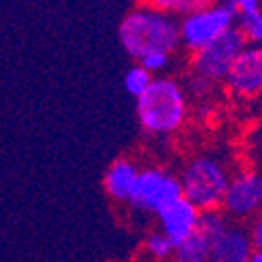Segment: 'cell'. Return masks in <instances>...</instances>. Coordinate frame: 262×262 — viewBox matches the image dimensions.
Returning <instances> with one entry per match:
<instances>
[{
  "mask_svg": "<svg viewBox=\"0 0 262 262\" xmlns=\"http://www.w3.org/2000/svg\"><path fill=\"white\" fill-rule=\"evenodd\" d=\"M229 181H231V174L225 168V164L212 156L193 158L185 166L179 179L183 198L189 204H193L200 212L223 208Z\"/></svg>",
  "mask_w": 262,
  "mask_h": 262,
  "instance_id": "cell-3",
  "label": "cell"
},
{
  "mask_svg": "<svg viewBox=\"0 0 262 262\" xmlns=\"http://www.w3.org/2000/svg\"><path fill=\"white\" fill-rule=\"evenodd\" d=\"M147 7H151V9H156V11H160V13H164V15H170V17H174V15H189V13H193V11H198V9H202L206 3L204 0H154V3H145Z\"/></svg>",
  "mask_w": 262,
  "mask_h": 262,
  "instance_id": "cell-15",
  "label": "cell"
},
{
  "mask_svg": "<svg viewBox=\"0 0 262 262\" xmlns=\"http://www.w3.org/2000/svg\"><path fill=\"white\" fill-rule=\"evenodd\" d=\"M254 254L250 233L242 225H233L210 244V262H250Z\"/></svg>",
  "mask_w": 262,
  "mask_h": 262,
  "instance_id": "cell-10",
  "label": "cell"
},
{
  "mask_svg": "<svg viewBox=\"0 0 262 262\" xmlns=\"http://www.w3.org/2000/svg\"><path fill=\"white\" fill-rule=\"evenodd\" d=\"M145 246H147V252L154 256V258H158V260L170 258V256L174 254V246L168 242V239H166L160 231H158V233H151V235L147 237Z\"/></svg>",
  "mask_w": 262,
  "mask_h": 262,
  "instance_id": "cell-17",
  "label": "cell"
},
{
  "mask_svg": "<svg viewBox=\"0 0 262 262\" xmlns=\"http://www.w3.org/2000/svg\"><path fill=\"white\" fill-rule=\"evenodd\" d=\"M168 63H170V55H166V53H151L139 61L141 68L147 70L151 76H154V72H162Z\"/></svg>",
  "mask_w": 262,
  "mask_h": 262,
  "instance_id": "cell-18",
  "label": "cell"
},
{
  "mask_svg": "<svg viewBox=\"0 0 262 262\" xmlns=\"http://www.w3.org/2000/svg\"><path fill=\"white\" fill-rule=\"evenodd\" d=\"M260 204H262V179L258 172L246 170L231 177L223 200V208L231 218H250L258 212Z\"/></svg>",
  "mask_w": 262,
  "mask_h": 262,
  "instance_id": "cell-7",
  "label": "cell"
},
{
  "mask_svg": "<svg viewBox=\"0 0 262 262\" xmlns=\"http://www.w3.org/2000/svg\"><path fill=\"white\" fill-rule=\"evenodd\" d=\"M137 116L149 135L166 137L177 133L187 118V93L177 80L154 78L137 99Z\"/></svg>",
  "mask_w": 262,
  "mask_h": 262,
  "instance_id": "cell-2",
  "label": "cell"
},
{
  "mask_svg": "<svg viewBox=\"0 0 262 262\" xmlns=\"http://www.w3.org/2000/svg\"><path fill=\"white\" fill-rule=\"evenodd\" d=\"M118 38L124 51L137 61L151 53L172 55L181 45L179 19L164 15L143 3L122 19Z\"/></svg>",
  "mask_w": 262,
  "mask_h": 262,
  "instance_id": "cell-1",
  "label": "cell"
},
{
  "mask_svg": "<svg viewBox=\"0 0 262 262\" xmlns=\"http://www.w3.org/2000/svg\"><path fill=\"white\" fill-rule=\"evenodd\" d=\"M227 227H229V218L225 214H221L218 210H210V212H200L195 233H200L208 244H212Z\"/></svg>",
  "mask_w": 262,
  "mask_h": 262,
  "instance_id": "cell-13",
  "label": "cell"
},
{
  "mask_svg": "<svg viewBox=\"0 0 262 262\" xmlns=\"http://www.w3.org/2000/svg\"><path fill=\"white\" fill-rule=\"evenodd\" d=\"M235 30L244 36L248 47L258 45L262 38V11L260 13H250V15H237L235 17Z\"/></svg>",
  "mask_w": 262,
  "mask_h": 262,
  "instance_id": "cell-14",
  "label": "cell"
},
{
  "mask_svg": "<svg viewBox=\"0 0 262 262\" xmlns=\"http://www.w3.org/2000/svg\"><path fill=\"white\" fill-rule=\"evenodd\" d=\"M151 80H154V76H151L147 70H143L141 65H133V68H130L126 72V76H124V86H126V91H128L130 97L139 99L149 89Z\"/></svg>",
  "mask_w": 262,
  "mask_h": 262,
  "instance_id": "cell-16",
  "label": "cell"
},
{
  "mask_svg": "<svg viewBox=\"0 0 262 262\" xmlns=\"http://www.w3.org/2000/svg\"><path fill=\"white\" fill-rule=\"evenodd\" d=\"M235 3H237V15H250L262 11L260 0H235Z\"/></svg>",
  "mask_w": 262,
  "mask_h": 262,
  "instance_id": "cell-20",
  "label": "cell"
},
{
  "mask_svg": "<svg viewBox=\"0 0 262 262\" xmlns=\"http://www.w3.org/2000/svg\"><path fill=\"white\" fill-rule=\"evenodd\" d=\"M250 242H252L254 252H260V248H262V223L260 221L254 225V231L250 233Z\"/></svg>",
  "mask_w": 262,
  "mask_h": 262,
  "instance_id": "cell-21",
  "label": "cell"
},
{
  "mask_svg": "<svg viewBox=\"0 0 262 262\" xmlns=\"http://www.w3.org/2000/svg\"><path fill=\"white\" fill-rule=\"evenodd\" d=\"M250 262H262V254L260 252H254L252 258H250Z\"/></svg>",
  "mask_w": 262,
  "mask_h": 262,
  "instance_id": "cell-22",
  "label": "cell"
},
{
  "mask_svg": "<svg viewBox=\"0 0 262 262\" xmlns=\"http://www.w3.org/2000/svg\"><path fill=\"white\" fill-rule=\"evenodd\" d=\"M137 177H139L137 164L133 160L120 158L105 172V179H103L105 191L109 193V198L112 200L128 204L130 195H133V189H135V183H137Z\"/></svg>",
  "mask_w": 262,
  "mask_h": 262,
  "instance_id": "cell-11",
  "label": "cell"
},
{
  "mask_svg": "<svg viewBox=\"0 0 262 262\" xmlns=\"http://www.w3.org/2000/svg\"><path fill=\"white\" fill-rule=\"evenodd\" d=\"M237 17V3L227 0V3H206L202 9L185 15L179 21V38L183 45L198 53L218 40L225 32L235 28Z\"/></svg>",
  "mask_w": 262,
  "mask_h": 262,
  "instance_id": "cell-4",
  "label": "cell"
},
{
  "mask_svg": "<svg viewBox=\"0 0 262 262\" xmlns=\"http://www.w3.org/2000/svg\"><path fill=\"white\" fill-rule=\"evenodd\" d=\"M212 89V82L202 78V76H193L189 82V95L191 97H206Z\"/></svg>",
  "mask_w": 262,
  "mask_h": 262,
  "instance_id": "cell-19",
  "label": "cell"
},
{
  "mask_svg": "<svg viewBox=\"0 0 262 262\" xmlns=\"http://www.w3.org/2000/svg\"><path fill=\"white\" fill-rule=\"evenodd\" d=\"M183 198V189L179 177L162 168H147L139 170V177L130 195V206H135L143 212L160 214L172 202Z\"/></svg>",
  "mask_w": 262,
  "mask_h": 262,
  "instance_id": "cell-5",
  "label": "cell"
},
{
  "mask_svg": "<svg viewBox=\"0 0 262 262\" xmlns=\"http://www.w3.org/2000/svg\"><path fill=\"white\" fill-rule=\"evenodd\" d=\"M172 256L177 262H210V244L200 233H193L187 242L174 248Z\"/></svg>",
  "mask_w": 262,
  "mask_h": 262,
  "instance_id": "cell-12",
  "label": "cell"
},
{
  "mask_svg": "<svg viewBox=\"0 0 262 262\" xmlns=\"http://www.w3.org/2000/svg\"><path fill=\"white\" fill-rule=\"evenodd\" d=\"M225 82L237 97H258L262 89V51L260 47H246L229 68Z\"/></svg>",
  "mask_w": 262,
  "mask_h": 262,
  "instance_id": "cell-8",
  "label": "cell"
},
{
  "mask_svg": "<svg viewBox=\"0 0 262 262\" xmlns=\"http://www.w3.org/2000/svg\"><path fill=\"white\" fill-rule=\"evenodd\" d=\"M246 47H248V42L244 40V36L235 28H231L229 32H225L221 38L214 40L206 49L193 53L195 76H202V78L210 80L212 84L218 80H225L233 61L239 57V53Z\"/></svg>",
  "mask_w": 262,
  "mask_h": 262,
  "instance_id": "cell-6",
  "label": "cell"
},
{
  "mask_svg": "<svg viewBox=\"0 0 262 262\" xmlns=\"http://www.w3.org/2000/svg\"><path fill=\"white\" fill-rule=\"evenodd\" d=\"M160 227H162V235L168 239V242L177 248L183 242L195 233L198 229V218H200V210L193 204H189L185 198L172 202L168 208H164L160 214Z\"/></svg>",
  "mask_w": 262,
  "mask_h": 262,
  "instance_id": "cell-9",
  "label": "cell"
}]
</instances>
